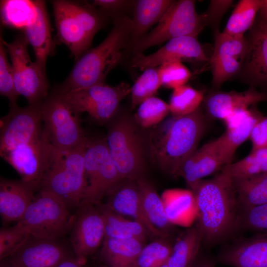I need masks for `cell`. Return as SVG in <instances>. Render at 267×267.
Segmentation results:
<instances>
[{
  "instance_id": "obj_1",
  "label": "cell",
  "mask_w": 267,
  "mask_h": 267,
  "mask_svg": "<svg viewBox=\"0 0 267 267\" xmlns=\"http://www.w3.org/2000/svg\"><path fill=\"white\" fill-rule=\"evenodd\" d=\"M191 191L205 246L223 242L239 231L240 205L230 177L221 172L201 180Z\"/></svg>"
},
{
  "instance_id": "obj_2",
  "label": "cell",
  "mask_w": 267,
  "mask_h": 267,
  "mask_svg": "<svg viewBox=\"0 0 267 267\" xmlns=\"http://www.w3.org/2000/svg\"><path fill=\"white\" fill-rule=\"evenodd\" d=\"M133 23L126 15L113 17V26L98 45L89 49L77 60L65 80L55 89L68 91L104 84L109 72L119 63L131 44Z\"/></svg>"
},
{
  "instance_id": "obj_3",
  "label": "cell",
  "mask_w": 267,
  "mask_h": 267,
  "mask_svg": "<svg viewBox=\"0 0 267 267\" xmlns=\"http://www.w3.org/2000/svg\"><path fill=\"white\" fill-rule=\"evenodd\" d=\"M208 120L202 104L189 114L173 116L169 126L160 127L150 136L152 160L165 173L176 176L183 163L197 148Z\"/></svg>"
},
{
  "instance_id": "obj_4",
  "label": "cell",
  "mask_w": 267,
  "mask_h": 267,
  "mask_svg": "<svg viewBox=\"0 0 267 267\" xmlns=\"http://www.w3.org/2000/svg\"><path fill=\"white\" fill-rule=\"evenodd\" d=\"M51 3L57 38L77 60L89 49L94 36L105 26L109 16L87 1L54 0Z\"/></svg>"
},
{
  "instance_id": "obj_5",
  "label": "cell",
  "mask_w": 267,
  "mask_h": 267,
  "mask_svg": "<svg viewBox=\"0 0 267 267\" xmlns=\"http://www.w3.org/2000/svg\"><path fill=\"white\" fill-rule=\"evenodd\" d=\"M86 144L66 150L54 147L49 166L39 189L53 194L69 208L79 207L87 188Z\"/></svg>"
},
{
  "instance_id": "obj_6",
  "label": "cell",
  "mask_w": 267,
  "mask_h": 267,
  "mask_svg": "<svg viewBox=\"0 0 267 267\" xmlns=\"http://www.w3.org/2000/svg\"><path fill=\"white\" fill-rule=\"evenodd\" d=\"M134 120L124 115L112 121L105 138L110 155L121 178L138 180L144 177V148Z\"/></svg>"
},
{
  "instance_id": "obj_7",
  "label": "cell",
  "mask_w": 267,
  "mask_h": 267,
  "mask_svg": "<svg viewBox=\"0 0 267 267\" xmlns=\"http://www.w3.org/2000/svg\"><path fill=\"white\" fill-rule=\"evenodd\" d=\"M38 191L17 222L32 236L56 240L72 229L76 215L53 194L42 189Z\"/></svg>"
},
{
  "instance_id": "obj_8",
  "label": "cell",
  "mask_w": 267,
  "mask_h": 267,
  "mask_svg": "<svg viewBox=\"0 0 267 267\" xmlns=\"http://www.w3.org/2000/svg\"><path fill=\"white\" fill-rule=\"evenodd\" d=\"M206 26L204 14H198L195 1L173 0L157 25L133 44L134 55L173 39L186 36L197 37Z\"/></svg>"
},
{
  "instance_id": "obj_9",
  "label": "cell",
  "mask_w": 267,
  "mask_h": 267,
  "mask_svg": "<svg viewBox=\"0 0 267 267\" xmlns=\"http://www.w3.org/2000/svg\"><path fill=\"white\" fill-rule=\"evenodd\" d=\"M131 87L126 83L111 86L100 84L78 89L62 91L54 89L58 95L78 115L87 112L96 121H111L120 102L131 93Z\"/></svg>"
},
{
  "instance_id": "obj_10",
  "label": "cell",
  "mask_w": 267,
  "mask_h": 267,
  "mask_svg": "<svg viewBox=\"0 0 267 267\" xmlns=\"http://www.w3.org/2000/svg\"><path fill=\"white\" fill-rule=\"evenodd\" d=\"M41 113L44 133L55 148L66 150L86 143L80 115L53 91L44 101Z\"/></svg>"
},
{
  "instance_id": "obj_11",
  "label": "cell",
  "mask_w": 267,
  "mask_h": 267,
  "mask_svg": "<svg viewBox=\"0 0 267 267\" xmlns=\"http://www.w3.org/2000/svg\"><path fill=\"white\" fill-rule=\"evenodd\" d=\"M85 168L87 186L80 206L101 203L123 179L110 155L105 137L88 138Z\"/></svg>"
},
{
  "instance_id": "obj_12",
  "label": "cell",
  "mask_w": 267,
  "mask_h": 267,
  "mask_svg": "<svg viewBox=\"0 0 267 267\" xmlns=\"http://www.w3.org/2000/svg\"><path fill=\"white\" fill-rule=\"evenodd\" d=\"M2 41L11 61L17 93L26 99L28 105L42 106L48 95V83L46 73L31 59L28 40L23 34L16 35L11 43Z\"/></svg>"
},
{
  "instance_id": "obj_13",
  "label": "cell",
  "mask_w": 267,
  "mask_h": 267,
  "mask_svg": "<svg viewBox=\"0 0 267 267\" xmlns=\"http://www.w3.org/2000/svg\"><path fill=\"white\" fill-rule=\"evenodd\" d=\"M53 148L43 131V134L32 142L0 155L16 171L21 180L38 190L49 166Z\"/></svg>"
},
{
  "instance_id": "obj_14",
  "label": "cell",
  "mask_w": 267,
  "mask_h": 267,
  "mask_svg": "<svg viewBox=\"0 0 267 267\" xmlns=\"http://www.w3.org/2000/svg\"><path fill=\"white\" fill-rule=\"evenodd\" d=\"M42 106L10 107L1 117L0 154L37 139L43 134Z\"/></svg>"
},
{
  "instance_id": "obj_15",
  "label": "cell",
  "mask_w": 267,
  "mask_h": 267,
  "mask_svg": "<svg viewBox=\"0 0 267 267\" xmlns=\"http://www.w3.org/2000/svg\"><path fill=\"white\" fill-rule=\"evenodd\" d=\"M214 44L209 64L213 87L218 89L240 72L247 50L244 36H231L219 31L214 32Z\"/></svg>"
},
{
  "instance_id": "obj_16",
  "label": "cell",
  "mask_w": 267,
  "mask_h": 267,
  "mask_svg": "<svg viewBox=\"0 0 267 267\" xmlns=\"http://www.w3.org/2000/svg\"><path fill=\"white\" fill-rule=\"evenodd\" d=\"M210 57L197 37L186 36L168 41L165 45L149 55H134L132 67L140 70L173 62H190L209 63Z\"/></svg>"
},
{
  "instance_id": "obj_17",
  "label": "cell",
  "mask_w": 267,
  "mask_h": 267,
  "mask_svg": "<svg viewBox=\"0 0 267 267\" xmlns=\"http://www.w3.org/2000/svg\"><path fill=\"white\" fill-rule=\"evenodd\" d=\"M247 50L242 68L235 77L249 86L267 89V21L258 15L245 35ZM267 92V91H266Z\"/></svg>"
},
{
  "instance_id": "obj_18",
  "label": "cell",
  "mask_w": 267,
  "mask_h": 267,
  "mask_svg": "<svg viewBox=\"0 0 267 267\" xmlns=\"http://www.w3.org/2000/svg\"><path fill=\"white\" fill-rule=\"evenodd\" d=\"M72 228L71 243L75 256L86 261L102 243L105 237L101 214L95 205L79 207Z\"/></svg>"
},
{
  "instance_id": "obj_19",
  "label": "cell",
  "mask_w": 267,
  "mask_h": 267,
  "mask_svg": "<svg viewBox=\"0 0 267 267\" xmlns=\"http://www.w3.org/2000/svg\"><path fill=\"white\" fill-rule=\"evenodd\" d=\"M72 257L56 240L30 235L19 249L4 260L15 267H56Z\"/></svg>"
},
{
  "instance_id": "obj_20",
  "label": "cell",
  "mask_w": 267,
  "mask_h": 267,
  "mask_svg": "<svg viewBox=\"0 0 267 267\" xmlns=\"http://www.w3.org/2000/svg\"><path fill=\"white\" fill-rule=\"evenodd\" d=\"M214 259L216 264L232 267H267V232L236 239L224 246Z\"/></svg>"
},
{
  "instance_id": "obj_21",
  "label": "cell",
  "mask_w": 267,
  "mask_h": 267,
  "mask_svg": "<svg viewBox=\"0 0 267 267\" xmlns=\"http://www.w3.org/2000/svg\"><path fill=\"white\" fill-rule=\"evenodd\" d=\"M257 105L236 111L223 120L226 130L217 140L224 165L232 162L237 149L250 138L254 126L263 117Z\"/></svg>"
},
{
  "instance_id": "obj_22",
  "label": "cell",
  "mask_w": 267,
  "mask_h": 267,
  "mask_svg": "<svg viewBox=\"0 0 267 267\" xmlns=\"http://www.w3.org/2000/svg\"><path fill=\"white\" fill-rule=\"evenodd\" d=\"M260 102H267V92L254 87L243 91L213 90L205 95L202 105L209 119L223 121L233 112Z\"/></svg>"
},
{
  "instance_id": "obj_23",
  "label": "cell",
  "mask_w": 267,
  "mask_h": 267,
  "mask_svg": "<svg viewBox=\"0 0 267 267\" xmlns=\"http://www.w3.org/2000/svg\"><path fill=\"white\" fill-rule=\"evenodd\" d=\"M106 196L105 204L109 208L141 223L149 235L161 238L169 236L154 227L145 216L141 205L137 180L123 179Z\"/></svg>"
},
{
  "instance_id": "obj_24",
  "label": "cell",
  "mask_w": 267,
  "mask_h": 267,
  "mask_svg": "<svg viewBox=\"0 0 267 267\" xmlns=\"http://www.w3.org/2000/svg\"><path fill=\"white\" fill-rule=\"evenodd\" d=\"M223 166L216 139L197 148L183 163L176 176L182 178L192 190L203 178L221 171Z\"/></svg>"
},
{
  "instance_id": "obj_25",
  "label": "cell",
  "mask_w": 267,
  "mask_h": 267,
  "mask_svg": "<svg viewBox=\"0 0 267 267\" xmlns=\"http://www.w3.org/2000/svg\"><path fill=\"white\" fill-rule=\"evenodd\" d=\"M36 12L35 19L23 29V34L33 47L35 62L46 73L48 57L54 51L55 44L52 40L50 21L45 1H33Z\"/></svg>"
},
{
  "instance_id": "obj_26",
  "label": "cell",
  "mask_w": 267,
  "mask_h": 267,
  "mask_svg": "<svg viewBox=\"0 0 267 267\" xmlns=\"http://www.w3.org/2000/svg\"><path fill=\"white\" fill-rule=\"evenodd\" d=\"M33 187L21 180L1 178L0 214L2 222L19 221L34 199Z\"/></svg>"
},
{
  "instance_id": "obj_27",
  "label": "cell",
  "mask_w": 267,
  "mask_h": 267,
  "mask_svg": "<svg viewBox=\"0 0 267 267\" xmlns=\"http://www.w3.org/2000/svg\"><path fill=\"white\" fill-rule=\"evenodd\" d=\"M144 243V241L136 238L104 237L101 257L110 267H134Z\"/></svg>"
},
{
  "instance_id": "obj_28",
  "label": "cell",
  "mask_w": 267,
  "mask_h": 267,
  "mask_svg": "<svg viewBox=\"0 0 267 267\" xmlns=\"http://www.w3.org/2000/svg\"><path fill=\"white\" fill-rule=\"evenodd\" d=\"M168 219L172 224L187 225L197 214L195 199L191 190L169 189L161 196Z\"/></svg>"
},
{
  "instance_id": "obj_29",
  "label": "cell",
  "mask_w": 267,
  "mask_h": 267,
  "mask_svg": "<svg viewBox=\"0 0 267 267\" xmlns=\"http://www.w3.org/2000/svg\"><path fill=\"white\" fill-rule=\"evenodd\" d=\"M173 0H138L134 2V9L131 44L146 34L154 24L158 23L167 11Z\"/></svg>"
},
{
  "instance_id": "obj_30",
  "label": "cell",
  "mask_w": 267,
  "mask_h": 267,
  "mask_svg": "<svg viewBox=\"0 0 267 267\" xmlns=\"http://www.w3.org/2000/svg\"><path fill=\"white\" fill-rule=\"evenodd\" d=\"M95 205L103 218L105 237L136 238L145 241L149 235L145 228L138 222L116 213L105 204L101 202Z\"/></svg>"
},
{
  "instance_id": "obj_31",
  "label": "cell",
  "mask_w": 267,
  "mask_h": 267,
  "mask_svg": "<svg viewBox=\"0 0 267 267\" xmlns=\"http://www.w3.org/2000/svg\"><path fill=\"white\" fill-rule=\"evenodd\" d=\"M141 207L150 222L163 233L169 235L172 224L167 218L161 196L145 177L137 180Z\"/></svg>"
},
{
  "instance_id": "obj_32",
  "label": "cell",
  "mask_w": 267,
  "mask_h": 267,
  "mask_svg": "<svg viewBox=\"0 0 267 267\" xmlns=\"http://www.w3.org/2000/svg\"><path fill=\"white\" fill-rule=\"evenodd\" d=\"M203 234L197 222L187 229L173 246L168 267H189L200 251Z\"/></svg>"
},
{
  "instance_id": "obj_33",
  "label": "cell",
  "mask_w": 267,
  "mask_h": 267,
  "mask_svg": "<svg viewBox=\"0 0 267 267\" xmlns=\"http://www.w3.org/2000/svg\"><path fill=\"white\" fill-rule=\"evenodd\" d=\"M231 179L241 206L251 207L267 203V172Z\"/></svg>"
},
{
  "instance_id": "obj_34",
  "label": "cell",
  "mask_w": 267,
  "mask_h": 267,
  "mask_svg": "<svg viewBox=\"0 0 267 267\" xmlns=\"http://www.w3.org/2000/svg\"><path fill=\"white\" fill-rule=\"evenodd\" d=\"M263 0H240L237 3L222 32L231 36H244L254 25Z\"/></svg>"
},
{
  "instance_id": "obj_35",
  "label": "cell",
  "mask_w": 267,
  "mask_h": 267,
  "mask_svg": "<svg viewBox=\"0 0 267 267\" xmlns=\"http://www.w3.org/2000/svg\"><path fill=\"white\" fill-rule=\"evenodd\" d=\"M221 172L232 178L249 177L267 172V147L252 149L243 159L223 166Z\"/></svg>"
},
{
  "instance_id": "obj_36",
  "label": "cell",
  "mask_w": 267,
  "mask_h": 267,
  "mask_svg": "<svg viewBox=\"0 0 267 267\" xmlns=\"http://www.w3.org/2000/svg\"><path fill=\"white\" fill-rule=\"evenodd\" d=\"M173 89L169 105L170 112L174 117L189 114L202 104L205 96L203 90L197 89L186 85Z\"/></svg>"
},
{
  "instance_id": "obj_37",
  "label": "cell",
  "mask_w": 267,
  "mask_h": 267,
  "mask_svg": "<svg viewBox=\"0 0 267 267\" xmlns=\"http://www.w3.org/2000/svg\"><path fill=\"white\" fill-rule=\"evenodd\" d=\"M165 238H161L144 245L134 267H161L167 263L173 246Z\"/></svg>"
},
{
  "instance_id": "obj_38",
  "label": "cell",
  "mask_w": 267,
  "mask_h": 267,
  "mask_svg": "<svg viewBox=\"0 0 267 267\" xmlns=\"http://www.w3.org/2000/svg\"><path fill=\"white\" fill-rule=\"evenodd\" d=\"M169 112V104L153 96L139 105L134 120L143 128H150L161 123Z\"/></svg>"
},
{
  "instance_id": "obj_39",
  "label": "cell",
  "mask_w": 267,
  "mask_h": 267,
  "mask_svg": "<svg viewBox=\"0 0 267 267\" xmlns=\"http://www.w3.org/2000/svg\"><path fill=\"white\" fill-rule=\"evenodd\" d=\"M161 86L158 68L144 70L131 87L132 109L134 108L147 98L153 96Z\"/></svg>"
},
{
  "instance_id": "obj_40",
  "label": "cell",
  "mask_w": 267,
  "mask_h": 267,
  "mask_svg": "<svg viewBox=\"0 0 267 267\" xmlns=\"http://www.w3.org/2000/svg\"><path fill=\"white\" fill-rule=\"evenodd\" d=\"M238 228L239 230L267 232V203L251 207L240 206Z\"/></svg>"
},
{
  "instance_id": "obj_41",
  "label": "cell",
  "mask_w": 267,
  "mask_h": 267,
  "mask_svg": "<svg viewBox=\"0 0 267 267\" xmlns=\"http://www.w3.org/2000/svg\"><path fill=\"white\" fill-rule=\"evenodd\" d=\"M7 51L0 38V94L9 100V107L17 105V100L19 96L17 93L13 78L11 64L8 62Z\"/></svg>"
},
{
  "instance_id": "obj_42",
  "label": "cell",
  "mask_w": 267,
  "mask_h": 267,
  "mask_svg": "<svg viewBox=\"0 0 267 267\" xmlns=\"http://www.w3.org/2000/svg\"><path fill=\"white\" fill-rule=\"evenodd\" d=\"M30 235L18 223L0 230V260L6 259L15 252Z\"/></svg>"
},
{
  "instance_id": "obj_43",
  "label": "cell",
  "mask_w": 267,
  "mask_h": 267,
  "mask_svg": "<svg viewBox=\"0 0 267 267\" xmlns=\"http://www.w3.org/2000/svg\"><path fill=\"white\" fill-rule=\"evenodd\" d=\"M162 86L174 89L185 85L192 74L181 62H173L164 64L158 68Z\"/></svg>"
},
{
  "instance_id": "obj_44",
  "label": "cell",
  "mask_w": 267,
  "mask_h": 267,
  "mask_svg": "<svg viewBox=\"0 0 267 267\" xmlns=\"http://www.w3.org/2000/svg\"><path fill=\"white\" fill-rule=\"evenodd\" d=\"M233 2V1L230 0H210L208 8L203 13L206 26H210L214 32L219 31L218 27L220 22Z\"/></svg>"
},
{
  "instance_id": "obj_45",
  "label": "cell",
  "mask_w": 267,
  "mask_h": 267,
  "mask_svg": "<svg viewBox=\"0 0 267 267\" xmlns=\"http://www.w3.org/2000/svg\"><path fill=\"white\" fill-rule=\"evenodd\" d=\"M249 138L252 142V149L267 147V115L257 123Z\"/></svg>"
},
{
  "instance_id": "obj_46",
  "label": "cell",
  "mask_w": 267,
  "mask_h": 267,
  "mask_svg": "<svg viewBox=\"0 0 267 267\" xmlns=\"http://www.w3.org/2000/svg\"><path fill=\"white\" fill-rule=\"evenodd\" d=\"M132 2L125 0H94L92 4L110 16L126 7Z\"/></svg>"
},
{
  "instance_id": "obj_47",
  "label": "cell",
  "mask_w": 267,
  "mask_h": 267,
  "mask_svg": "<svg viewBox=\"0 0 267 267\" xmlns=\"http://www.w3.org/2000/svg\"><path fill=\"white\" fill-rule=\"evenodd\" d=\"M216 264L214 257L200 251L189 267H215Z\"/></svg>"
},
{
  "instance_id": "obj_48",
  "label": "cell",
  "mask_w": 267,
  "mask_h": 267,
  "mask_svg": "<svg viewBox=\"0 0 267 267\" xmlns=\"http://www.w3.org/2000/svg\"><path fill=\"white\" fill-rule=\"evenodd\" d=\"M85 261L76 256L72 257L63 261L56 267H83Z\"/></svg>"
},
{
  "instance_id": "obj_49",
  "label": "cell",
  "mask_w": 267,
  "mask_h": 267,
  "mask_svg": "<svg viewBox=\"0 0 267 267\" xmlns=\"http://www.w3.org/2000/svg\"><path fill=\"white\" fill-rule=\"evenodd\" d=\"M258 15L267 21V0H263V4Z\"/></svg>"
},
{
  "instance_id": "obj_50",
  "label": "cell",
  "mask_w": 267,
  "mask_h": 267,
  "mask_svg": "<svg viewBox=\"0 0 267 267\" xmlns=\"http://www.w3.org/2000/svg\"><path fill=\"white\" fill-rule=\"evenodd\" d=\"M0 262H1V263H0V267H15L13 266H12L11 264H10L6 260H3L2 261Z\"/></svg>"
},
{
  "instance_id": "obj_51",
  "label": "cell",
  "mask_w": 267,
  "mask_h": 267,
  "mask_svg": "<svg viewBox=\"0 0 267 267\" xmlns=\"http://www.w3.org/2000/svg\"><path fill=\"white\" fill-rule=\"evenodd\" d=\"M168 267V265H167V263L164 265L163 266H162V267Z\"/></svg>"
},
{
  "instance_id": "obj_52",
  "label": "cell",
  "mask_w": 267,
  "mask_h": 267,
  "mask_svg": "<svg viewBox=\"0 0 267 267\" xmlns=\"http://www.w3.org/2000/svg\"></svg>"
}]
</instances>
